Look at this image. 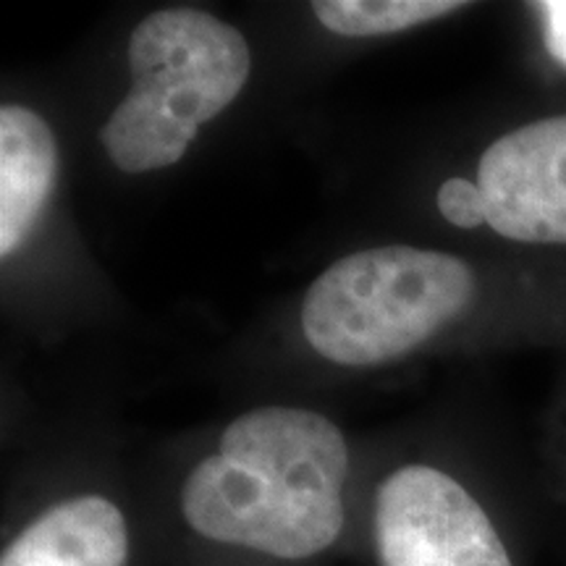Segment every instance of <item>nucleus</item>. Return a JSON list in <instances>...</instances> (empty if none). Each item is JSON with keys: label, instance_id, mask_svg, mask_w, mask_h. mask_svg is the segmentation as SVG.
Segmentation results:
<instances>
[{"label": "nucleus", "instance_id": "nucleus-1", "mask_svg": "<svg viewBox=\"0 0 566 566\" xmlns=\"http://www.w3.org/2000/svg\"><path fill=\"white\" fill-rule=\"evenodd\" d=\"M349 451L310 409H252L223 430L181 491V512L210 541L275 558L321 554L342 535Z\"/></svg>", "mask_w": 566, "mask_h": 566}, {"label": "nucleus", "instance_id": "nucleus-2", "mask_svg": "<svg viewBox=\"0 0 566 566\" xmlns=\"http://www.w3.org/2000/svg\"><path fill=\"white\" fill-rule=\"evenodd\" d=\"M132 92L101 142L126 174L179 163L202 124L229 108L252 69L242 32L192 9L150 13L129 42Z\"/></svg>", "mask_w": 566, "mask_h": 566}, {"label": "nucleus", "instance_id": "nucleus-3", "mask_svg": "<svg viewBox=\"0 0 566 566\" xmlns=\"http://www.w3.org/2000/svg\"><path fill=\"white\" fill-rule=\"evenodd\" d=\"M475 300V275L451 254L391 244L338 260L310 286L302 328L336 365L367 367L417 349Z\"/></svg>", "mask_w": 566, "mask_h": 566}, {"label": "nucleus", "instance_id": "nucleus-4", "mask_svg": "<svg viewBox=\"0 0 566 566\" xmlns=\"http://www.w3.org/2000/svg\"><path fill=\"white\" fill-rule=\"evenodd\" d=\"M375 535L384 566H512L483 506L433 467H401L380 485Z\"/></svg>", "mask_w": 566, "mask_h": 566}, {"label": "nucleus", "instance_id": "nucleus-5", "mask_svg": "<svg viewBox=\"0 0 566 566\" xmlns=\"http://www.w3.org/2000/svg\"><path fill=\"white\" fill-rule=\"evenodd\" d=\"M488 226L514 242L566 244V116L495 139L478 166Z\"/></svg>", "mask_w": 566, "mask_h": 566}, {"label": "nucleus", "instance_id": "nucleus-6", "mask_svg": "<svg viewBox=\"0 0 566 566\" xmlns=\"http://www.w3.org/2000/svg\"><path fill=\"white\" fill-rule=\"evenodd\" d=\"M124 514L101 495L63 501L21 533L0 566H124Z\"/></svg>", "mask_w": 566, "mask_h": 566}, {"label": "nucleus", "instance_id": "nucleus-7", "mask_svg": "<svg viewBox=\"0 0 566 566\" xmlns=\"http://www.w3.org/2000/svg\"><path fill=\"white\" fill-rule=\"evenodd\" d=\"M55 139L38 113L0 111V254L9 258L38 223L55 184Z\"/></svg>", "mask_w": 566, "mask_h": 566}, {"label": "nucleus", "instance_id": "nucleus-8", "mask_svg": "<svg viewBox=\"0 0 566 566\" xmlns=\"http://www.w3.org/2000/svg\"><path fill=\"white\" fill-rule=\"evenodd\" d=\"M464 3L451 0H317L313 11L328 32L344 38H373L409 30L441 17H449Z\"/></svg>", "mask_w": 566, "mask_h": 566}, {"label": "nucleus", "instance_id": "nucleus-9", "mask_svg": "<svg viewBox=\"0 0 566 566\" xmlns=\"http://www.w3.org/2000/svg\"><path fill=\"white\" fill-rule=\"evenodd\" d=\"M438 210L449 223L459 226V229H478V226L488 223L485 197L480 192L478 181L470 179H449L438 189Z\"/></svg>", "mask_w": 566, "mask_h": 566}, {"label": "nucleus", "instance_id": "nucleus-10", "mask_svg": "<svg viewBox=\"0 0 566 566\" xmlns=\"http://www.w3.org/2000/svg\"><path fill=\"white\" fill-rule=\"evenodd\" d=\"M537 11L546 19V40L551 53L566 63V0L556 3H537Z\"/></svg>", "mask_w": 566, "mask_h": 566}]
</instances>
